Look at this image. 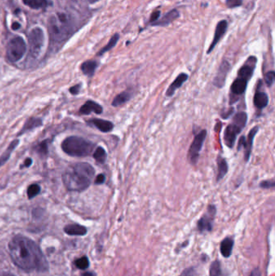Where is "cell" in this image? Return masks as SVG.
Wrapping results in <instances>:
<instances>
[{"instance_id": "6da1fadb", "label": "cell", "mask_w": 275, "mask_h": 276, "mask_svg": "<svg viewBox=\"0 0 275 276\" xmlns=\"http://www.w3.org/2000/svg\"><path fill=\"white\" fill-rule=\"evenodd\" d=\"M11 258L19 268L25 271L44 272L48 263L42 250L34 241L24 235H16L8 243Z\"/></svg>"}, {"instance_id": "7a4b0ae2", "label": "cell", "mask_w": 275, "mask_h": 276, "mask_svg": "<svg viewBox=\"0 0 275 276\" xmlns=\"http://www.w3.org/2000/svg\"><path fill=\"white\" fill-rule=\"evenodd\" d=\"M94 168L87 162H78L67 168L63 174V182L70 192H84L91 186L94 177Z\"/></svg>"}, {"instance_id": "3957f363", "label": "cell", "mask_w": 275, "mask_h": 276, "mask_svg": "<svg viewBox=\"0 0 275 276\" xmlns=\"http://www.w3.org/2000/svg\"><path fill=\"white\" fill-rule=\"evenodd\" d=\"M72 17L67 13L59 12L51 16L48 21V32L52 41L62 43L71 36L74 32Z\"/></svg>"}, {"instance_id": "277c9868", "label": "cell", "mask_w": 275, "mask_h": 276, "mask_svg": "<svg viewBox=\"0 0 275 276\" xmlns=\"http://www.w3.org/2000/svg\"><path fill=\"white\" fill-rule=\"evenodd\" d=\"M94 145L89 140L79 136H71L62 143V149L64 153L71 157H83L91 155L94 151Z\"/></svg>"}, {"instance_id": "5b68a950", "label": "cell", "mask_w": 275, "mask_h": 276, "mask_svg": "<svg viewBox=\"0 0 275 276\" xmlns=\"http://www.w3.org/2000/svg\"><path fill=\"white\" fill-rule=\"evenodd\" d=\"M248 121V115L244 112L238 113L233 117V121L225 129L224 141L229 148H233L236 139L245 127Z\"/></svg>"}, {"instance_id": "8992f818", "label": "cell", "mask_w": 275, "mask_h": 276, "mask_svg": "<svg viewBox=\"0 0 275 276\" xmlns=\"http://www.w3.org/2000/svg\"><path fill=\"white\" fill-rule=\"evenodd\" d=\"M45 42V36L42 28L35 27L28 35V58L34 60L37 59L42 51Z\"/></svg>"}, {"instance_id": "52a82bcc", "label": "cell", "mask_w": 275, "mask_h": 276, "mask_svg": "<svg viewBox=\"0 0 275 276\" xmlns=\"http://www.w3.org/2000/svg\"><path fill=\"white\" fill-rule=\"evenodd\" d=\"M26 43L21 36H15L7 46V59L12 63H17L26 52Z\"/></svg>"}, {"instance_id": "ba28073f", "label": "cell", "mask_w": 275, "mask_h": 276, "mask_svg": "<svg viewBox=\"0 0 275 276\" xmlns=\"http://www.w3.org/2000/svg\"><path fill=\"white\" fill-rule=\"evenodd\" d=\"M207 137V130H202L196 134L193 140L188 151V159L193 165H195L199 161V153L203 148V143Z\"/></svg>"}, {"instance_id": "9c48e42d", "label": "cell", "mask_w": 275, "mask_h": 276, "mask_svg": "<svg viewBox=\"0 0 275 276\" xmlns=\"http://www.w3.org/2000/svg\"><path fill=\"white\" fill-rule=\"evenodd\" d=\"M216 213V208L214 205H209L207 211L198 222V229L200 232H211L214 218Z\"/></svg>"}, {"instance_id": "30bf717a", "label": "cell", "mask_w": 275, "mask_h": 276, "mask_svg": "<svg viewBox=\"0 0 275 276\" xmlns=\"http://www.w3.org/2000/svg\"><path fill=\"white\" fill-rule=\"evenodd\" d=\"M259 130L258 126H255L249 131L248 134L247 138L245 137H241V139L238 142V150L241 149V147L245 149V159L246 161H249L250 156H251L252 148H253V142L255 137L256 134Z\"/></svg>"}, {"instance_id": "8fae6325", "label": "cell", "mask_w": 275, "mask_h": 276, "mask_svg": "<svg viewBox=\"0 0 275 276\" xmlns=\"http://www.w3.org/2000/svg\"><path fill=\"white\" fill-rule=\"evenodd\" d=\"M248 83L249 81L246 79H242L240 77H237L235 80L233 81V84L231 86V100L230 103H236L237 97L243 95L247 88Z\"/></svg>"}, {"instance_id": "7c38bea8", "label": "cell", "mask_w": 275, "mask_h": 276, "mask_svg": "<svg viewBox=\"0 0 275 276\" xmlns=\"http://www.w3.org/2000/svg\"><path fill=\"white\" fill-rule=\"evenodd\" d=\"M229 71H230V64L227 61H223L219 66V70L217 71L215 79L213 80V84L215 87L222 88L225 86V81Z\"/></svg>"}, {"instance_id": "4fadbf2b", "label": "cell", "mask_w": 275, "mask_h": 276, "mask_svg": "<svg viewBox=\"0 0 275 276\" xmlns=\"http://www.w3.org/2000/svg\"><path fill=\"white\" fill-rule=\"evenodd\" d=\"M228 29V22L226 20H221L215 27V34L213 37L212 42L211 43V45L209 47L207 53H210L211 51L214 49L215 45L219 43V40L223 37L224 35Z\"/></svg>"}, {"instance_id": "5bb4252c", "label": "cell", "mask_w": 275, "mask_h": 276, "mask_svg": "<svg viewBox=\"0 0 275 276\" xmlns=\"http://www.w3.org/2000/svg\"><path fill=\"white\" fill-rule=\"evenodd\" d=\"M103 108L100 104L93 100H87L79 109V114L81 115H90L91 113L102 114Z\"/></svg>"}, {"instance_id": "9a60e30c", "label": "cell", "mask_w": 275, "mask_h": 276, "mask_svg": "<svg viewBox=\"0 0 275 276\" xmlns=\"http://www.w3.org/2000/svg\"><path fill=\"white\" fill-rule=\"evenodd\" d=\"M42 125L43 121L40 118L31 117V118L25 121V123L23 125L22 129H20V131L17 134V137H20V136L24 135V133L35 130L37 128L41 127Z\"/></svg>"}, {"instance_id": "2e32d148", "label": "cell", "mask_w": 275, "mask_h": 276, "mask_svg": "<svg viewBox=\"0 0 275 276\" xmlns=\"http://www.w3.org/2000/svg\"><path fill=\"white\" fill-rule=\"evenodd\" d=\"M187 79H188V75L186 73H181L179 76L175 79L173 83H171L170 85V87L167 89V91H166V95L167 97H172L175 95V91L178 89L180 88V87L183 86V83L187 82Z\"/></svg>"}, {"instance_id": "e0dca14e", "label": "cell", "mask_w": 275, "mask_h": 276, "mask_svg": "<svg viewBox=\"0 0 275 276\" xmlns=\"http://www.w3.org/2000/svg\"><path fill=\"white\" fill-rule=\"evenodd\" d=\"M87 123L96 128L97 129H98L102 133H110V132L113 131V128H114V125H113V122L106 121V120L94 118V119L89 121Z\"/></svg>"}, {"instance_id": "ac0fdd59", "label": "cell", "mask_w": 275, "mask_h": 276, "mask_svg": "<svg viewBox=\"0 0 275 276\" xmlns=\"http://www.w3.org/2000/svg\"><path fill=\"white\" fill-rule=\"evenodd\" d=\"M64 232L70 236H85L87 234V229L79 224L67 225L65 226Z\"/></svg>"}, {"instance_id": "d6986e66", "label": "cell", "mask_w": 275, "mask_h": 276, "mask_svg": "<svg viewBox=\"0 0 275 276\" xmlns=\"http://www.w3.org/2000/svg\"><path fill=\"white\" fill-rule=\"evenodd\" d=\"M253 103L259 110L265 108L269 103V97L267 94L264 91H256L255 95L253 96Z\"/></svg>"}, {"instance_id": "ffe728a7", "label": "cell", "mask_w": 275, "mask_h": 276, "mask_svg": "<svg viewBox=\"0 0 275 276\" xmlns=\"http://www.w3.org/2000/svg\"><path fill=\"white\" fill-rule=\"evenodd\" d=\"M179 16V13L177 10H172L163 16L161 20H157L156 22L152 24H153V26H167L168 24L173 22L174 20L177 19Z\"/></svg>"}, {"instance_id": "44dd1931", "label": "cell", "mask_w": 275, "mask_h": 276, "mask_svg": "<svg viewBox=\"0 0 275 276\" xmlns=\"http://www.w3.org/2000/svg\"><path fill=\"white\" fill-rule=\"evenodd\" d=\"M217 172L216 181H221L222 179H224L228 172H229V165L226 160L224 157L219 156L217 157Z\"/></svg>"}, {"instance_id": "7402d4cb", "label": "cell", "mask_w": 275, "mask_h": 276, "mask_svg": "<svg viewBox=\"0 0 275 276\" xmlns=\"http://www.w3.org/2000/svg\"><path fill=\"white\" fill-rule=\"evenodd\" d=\"M19 144H20V140L16 139L12 141L10 145H8V149L4 151L2 155L0 156V168H2L3 165H5L7 161L10 159L12 152L14 151L15 149L17 148Z\"/></svg>"}, {"instance_id": "603a6c76", "label": "cell", "mask_w": 275, "mask_h": 276, "mask_svg": "<svg viewBox=\"0 0 275 276\" xmlns=\"http://www.w3.org/2000/svg\"><path fill=\"white\" fill-rule=\"evenodd\" d=\"M97 67H98V63L96 61L89 60L82 64L81 71L86 76L92 77L96 71Z\"/></svg>"}, {"instance_id": "cb8c5ba5", "label": "cell", "mask_w": 275, "mask_h": 276, "mask_svg": "<svg viewBox=\"0 0 275 276\" xmlns=\"http://www.w3.org/2000/svg\"><path fill=\"white\" fill-rule=\"evenodd\" d=\"M234 241L232 238H226L222 241L221 245V252L225 258H229L233 251Z\"/></svg>"}, {"instance_id": "d4e9b609", "label": "cell", "mask_w": 275, "mask_h": 276, "mask_svg": "<svg viewBox=\"0 0 275 276\" xmlns=\"http://www.w3.org/2000/svg\"><path fill=\"white\" fill-rule=\"evenodd\" d=\"M132 97H133L132 92H129L128 91H123V92L120 93L119 95L115 97L112 105L113 107H119V106H121V105L125 104L127 102H129L132 99Z\"/></svg>"}, {"instance_id": "484cf974", "label": "cell", "mask_w": 275, "mask_h": 276, "mask_svg": "<svg viewBox=\"0 0 275 276\" xmlns=\"http://www.w3.org/2000/svg\"><path fill=\"white\" fill-rule=\"evenodd\" d=\"M23 3L26 6L35 9V10L47 8L49 5L48 0H23Z\"/></svg>"}, {"instance_id": "4316f807", "label": "cell", "mask_w": 275, "mask_h": 276, "mask_svg": "<svg viewBox=\"0 0 275 276\" xmlns=\"http://www.w3.org/2000/svg\"><path fill=\"white\" fill-rule=\"evenodd\" d=\"M106 157H107V154H106V150L102 146H98L93 153L94 159L98 163H104L106 160Z\"/></svg>"}, {"instance_id": "83f0119b", "label": "cell", "mask_w": 275, "mask_h": 276, "mask_svg": "<svg viewBox=\"0 0 275 276\" xmlns=\"http://www.w3.org/2000/svg\"><path fill=\"white\" fill-rule=\"evenodd\" d=\"M119 39H120V36L117 33V34H115L114 36H112V38L109 40V42L98 52V54L97 55L98 56H102V54H104L105 52H108L112 48H114L116 46V44L118 42Z\"/></svg>"}, {"instance_id": "f1b7e54d", "label": "cell", "mask_w": 275, "mask_h": 276, "mask_svg": "<svg viewBox=\"0 0 275 276\" xmlns=\"http://www.w3.org/2000/svg\"><path fill=\"white\" fill-rule=\"evenodd\" d=\"M35 150H36V153H38L40 157H47L48 153V141H47V140H44V141L40 142V143L35 147Z\"/></svg>"}, {"instance_id": "f546056e", "label": "cell", "mask_w": 275, "mask_h": 276, "mask_svg": "<svg viewBox=\"0 0 275 276\" xmlns=\"http://www.w3.org/2000/svg\"><path fill=\"white\" fill-rule=\"evenodd\" d=\"M40 192V187L38 184H31L27 190V194H28V198L29 200H32L33 198L36 197Z\"/></svg>"}, {"instance_id": "4dcf8cb0", "label": "cell", "mask_w": 275, "mask_h": 276, "mask_svg": "<svg viewBox=\"0 0 275 276\" xmlns=\"http://www.w3.org/2000/svg\"><path fill=\"white\" fill-rule=\"evenodd\" d=\"M210 276H222L221 262L218 260L214 261L210 266Z\"/></svg>"}, {"instance_id": "1f68e13d", "label": "cell", "mask_w": 275, "mask_h": 276, "mask_svg": "<svg viewBox=\"0 0 275 276\" xmlns=\"http://www.w3.org/2000/svg\"><path fill=\"white\" fill-rule=\"evenodd\" d=\"M75 264L80 270H87L90 266V262H89L88 258L87 256H83L75 260Z\"/></svg>"}, {"instance_id": "d6a6232c", "label": "cell", "mask_w": 275, "mask_h": 276, "mask_svg": "<svg viewBox=\"0 0 275 276\" xmlns=\"http://www.w3.org/2000/svg\"><path fill=\"white\" fill-rule=\"evenodd\" d=\"M275 73L274 71H269L265 75V82L267 87H270L274 83Z\"/></svg>"}, {"instance_id": "836d02e7", "label": "cell", "mask_w": 275, "mask_h": 276, "mask_svg": "<svg viewBox=\"0 0 275 276\" xmlns=\"http://www.w3.org/2000/svg\"><path fill=\"white\" fill-rule=\"evenodd\" d=\"M260 188H263V189H269V188H273L275 186L274 180H264L261 181L259 184Z\"/></svg>"}, {"instance_id": "e575fe53", "label": "cell", "mask_w": 275, "mask_h": 276, "mask_svg": "<svg viewBox=\"0 0 275 276\" xmlns=\"http://www.w3.org/2000/svg\"><path fill=\"white\" fill-rule=\"evenodd\" d=\"M242 2H243V0H227L226 5L229 8H238V7L241 6Z\"/></svg>"}, {"instance_id": "d590c367", "label": "cell", "mask_w": 275, "mask_h": 276, "mask_svg": "<svg viewBox=\"0 0 275 276\" xmlns=\"http://www.w3.org/2000/svg\"><path fill=\"white\" fill-rule=\"evenodd\" d=\"M81 88H82V84L79 83V84L75 85L74 87H71L69 91L72 95H76L80 92Z\"/></svg>"}, {"instance_id": "8d00e7d4", "label": "cell", "mask_w": 275, "mask_h": 276, "mask_svg": "<svg viewBox=\"0 0 275 276\" xmlns=\"http://www.w3.org/2000/svg\"><path fill=\"white\" fill-rule=\"evenodd\" d=\"M195 269L193 267H189V268L185 269L180 276H195Z\"/></svg>"}, {"instance_id": "74e56055", "label": "cell", "mask_w": 275, "mask_h": 276, "mask_svg": "<svg viewBox=\"0 0 275 276\" xmlns=\"http://www.w3.org/2000/svg\"><path fill=\"white\" fill-rule=\"evenodd\" d=\"M106 180L104 175L103 174H99L98 175L96 178H95V180H94V184L96 185H101V184H103Z\"/></svg>"}, {"instance_id": "f35d334b", "label": "cell", "mask_w": 275, "mask_h": 276, "mask_svg": "<svg viewBox=\"0 0 275 276\" xmlns=\"http://www.w3.org/2000/svg\"><path fill=\"white\" fill-rule=\"evenodd\" d=\"M159 16H160V12H153V14L151 15L150 20H149L151 24L156 22L159 19Z\"/></svg>"}, {"instance_id": "ab89813d", "label": "cell", "mask_w": 275, "mask_h": 276, "mask_svg": "<svg viewBox=\"0 0 275 276\" xmlns=\"http://www.w3.org/2000/svg\"><path fill=\"white\" fill-rule=\"evenodd\" d=\"M32 158H30V157H28V158H26V159L24 160V163H23V165L20 167V168L22 169V168H30L31 165H32Z\"/></svg>"}, {"instance_id": "60d3db41", "label": "cell", "mask_w": 275, "mask_h": 276, "mask_svg": "<svg viewBox=\"0 0 275 276\" xmlns=\"http://www.w3.org/2000/svg\"><path fill=\"white\" fill-rule=\"evenodd\" d=\"M233 112H234V108H233V107H231V108H229L226 113H224V114H222L221 116H222L224 119L226 120L230 117V115L233 114Z\"/></svg>"}, {"instance_id": "b9f144b4", "label": "cell", "mask_w": 275, "mask_h": 276, "mask_svg": "<svg viewBox=\"0 0 275 276\" xmlns=\"http://www.w3.org/2000/svg\"><path fill=\"white\" fill-rule=\"evenodd\" d=\"M250 276H261V271H260L259 269L255 268L252 271Z\"/></svg>"}, {"instance_id": "7bdbcfd3", "label": "cell", "mask_w": 275, "mask_h": 276, "mask_svg": "<svg viewBox=\"0 0 275 276\" xmlns=\"http://www.w3.org/2000/svg\"><path fill=\"white\" fill-rule=\"evenodd\" d=\"M20 26H21V25H20V23L14 22L12 24V29H13V30H18L19 28H20Z\"/></svg>"}, {"instance_id": "ee69618b", "label": "cell", "mask_w": 275, "mask_h": 276, "mask_svg": "<svg viewBox=\"0 0 275 276\" xmlns=\"http://www.w3.org/2000/svg\"><path fill=\"white\" fill-rule=\"evenodd\" d=\"M82 276H95V274H94L93 272H85L83 273V274H82Z\"/></svg>"}, {"instance_id": "f6af8a7d", "label": "cell", "mask_w": 275, "mask_h": 276, "mask_svg": "<svg viewBox=\"0 0 275 276\" xmlns=\"http://www.w3.org/2000/svg\"><path fill=\"white\" fill-rule=\"evenodd\" d=\"M1 276H16L14 274H12V273L5 272L2 274Z\"/></svg>"}, {"instance_id": "bcb514c9", "label": "cell", "mask_w": 275, "mask_h": 276, "mask_svg": "<svg viewBox=\"0 0 275 276\" xmlns=\"http://www.w3.org/2000/svg\"><path fill=\"white\" fill-rule=\"evenodd\" d=\"M90 4H95V3L98 2L99 0H87Z\"/></svg>"}]
</instances>
